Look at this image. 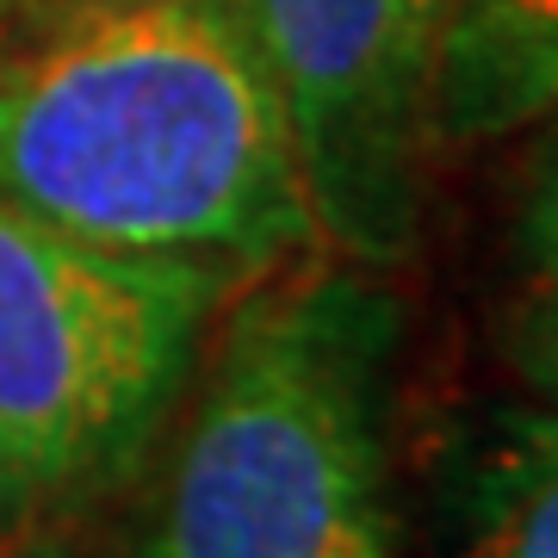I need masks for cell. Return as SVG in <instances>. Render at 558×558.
I'll return each instance as SVG.
<instances>
[{
    "instance_id": "7",
    "label": "cell",
    "mask_w": 558,
    "mask_h": 558,
    "mask_svg": "<svg viewBox=\"0 0 558 558\" xmlns=\"http://www.w3.org/2000/svg\"><path fill=\"white\" fill-rule=\"evenodd\" d=\"M509 360L558 410V161L534 180L515 230V292H509Z\"/></svg>"
},
{
    "instance_id": "8",
    "label": "cell",
    "mask_w": 558,
    "mask_h": 558,
    "mask_svg": "<svg viewBox=\"0 0 558 558\" xmlns=\"http://www.w3.org/2000/svg\"><path fill=\"white\" fill-rule=\"evenodd\" d=\"M62 7H69V0H62Z\"/></svg>"
},
{
    "instance_id": "1",
    "label": "cell",
    "mask_w": 558,
    "mask_h": 558,
    "mask_svg": "<svg viewBox=\"0 0 558 558\" xmlns=\"http://www.w3.org/2000/svg\"><path fill=\"white\" fill-rule=\"evenodd\" d=\"M0 199L230 286L317 242L292 124L236 0H69L0 62Z\"/></svg>"
},
{
    "instance_id": "6",
    "label": "cell",
    "mask_w": 558,
    "mask_h": 558,
    "mask_svg": "<svg viewBox=\"0 0 558 558\" xmlns=\"http://www.w3.org/2000/svg\"><path fill=\"white\" fill-rule=\"evenodd\" d=\"M459 558H558V410H521L497 428Z\"/></svg>"
},
{
    "instance_id": "4",
    "label": "cell",
    "mask_w": 558,
    "mask_h": 558,
    "mask_svg": "<svg viewBox=\"0 0 558 558\" xmlns=\"http://www.w3.org/2000/svg\"><path fill=\"white\" fill-rule=\"evenodd\" d=\"M292 124L317 236L398 255L435 149V62L453 0H236Z\"/></svg>"
},
{
    "instance_id": "3",
    "label": "cell",
    "mask_w": 558,
    "mask_h": 558,
    "mask_svg": "<svg viewBox=\"0 0 558 558\" xmlns=\"http://www.w3.org/2000/svg\"><path fill=\"white\" fill-rule=\"evenodd\" d=\"M236 286L75 242L0 199V521L119 478Z\"/></svg>"
},
{
    "instance_id": "2",
    "label": "cell",
    "mask_w": 558,
    "mask_h": 558,
    "mask_svg": "<svg viewBox=\"0 0 558 558\" xmlns=\"http://www.w3.org/2000/svg\"><path fill=\"white\" fill-rule=\"evenodd\" d=\"M391 354L398 304L354 267L242 279L168 472L161 558H391Z\"/></svg>"
},
{
    "instance_id": "5",
    "label": "cell",
    "mask_w": 558,
    "mask_h": 558,
    "mask_svg": "<svg viewBox=\"0 0 558 558\" xmlns=\"http://www.w3.org/2000/svg\"><path fill=\"white\" fill-rule=\"evenodd\" d=\"M558 106V0H453L435 62V143H484Z\"/></svg>"
}]
</instances>
